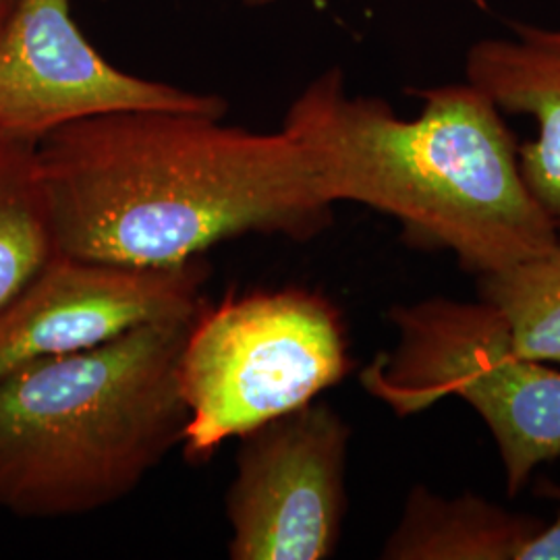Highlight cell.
I'll use <instances>...</instances> for the list:
<instances>
[{"mask_svg":"<svg viewBox=\"0 0 560 560\" xmlns=\"http://www.w3.org/2000/svg\"><path fill=\"white\" fill-rule=\"evenodd\" d=\"M208 258L177 266L83 260L57 252L0 312V374L25 361L101 347L154 322L194 318Z\"/></svg>","mask_w":560,"mask_h":560,"instance_id":"ba28073f","label":"cell"},{"mask_svg":"<svg viewBox=\"0 0 560 560\" xmlns=\"http://www.w3.org/2000/svg\"><path fill=\"white\" fill-rule=\"evenodd\" d=\"M536 32L540 34L541 38L560 44V30H538V27H536Z\"/></svg>","mask_w":560,"mask_h":560,"instance_id":"9a60e30c","label":"cell"},{"mask_svg":"<svg viewBox=\"0 0 560 560\" xmlns=\"http://www.w3.org/2000/svg\"><path fill=\"white\" fill-rule=\"evenodd\" d=\"M194 318L2 372L0 511L69 520L131 497L183 444L177 368Z\"/></svg>","mask_w":560,"mask_h":560,"instance_id":"3957f363","label":"cell"},{"mask_svg":"<svg viewBox=\"0 0 560 560\" xmlns=\"http://www.w3.org/2000/svg\"><path fill=\"white\" fill-rule=\"evenodd\" d=\"M388 322L395 347L360 372L370 397L400 420L446 397L465 400L497 442L509 497L560 459V372L520 355L492 305L430 298L393 305Z\"/></svg>","mask_w":560,"mask_h":560,"instance_id":"5b68a950","label":"cell"},{"mask_svg":"<svg viewBox=\"0 0 560 560\" xmlns=\"http://www.w3.org/2000/svg\"><path fill=\"white\" fill-rule=\"evenodd\" d=\"M538 492L559 502V511L557 517L546 521L538 536L529 541L521 560H560V486L552 481H541Z\"/></svg>","mask_w":560,"mask_h":560,"instance_id":"4fadbf2b","label":"cell"},{"mask_svg":"<svg viewBox=\"0 0 560 560\" xmlns=\"http://www.w3.org/2000/svg\"><path fill=\"white\" fill-rule=\"evenodd\" d=\"M480 300L509 328L515 351L560 363V247L478 277Z\"/></svg>","mask_w":560,"mask_h":560,"instance_id":"7c38bea8","label":"cell"},{"mask_svg":"<svg viewBox=\"0 0 560 560\" xmlns=\"http://www.w3.org/2000/svg\"><path fill=\"white\" fill-rule=\"evenodd\" d=\"M243 4H247V7H268V4H272V2H279V0H241Z\"/></svg>","mask_w":560,"mask_h":560,"instance_id":"2e32d148","label":"cell"},{"mask_svg":"<svg viewBox=\"0 0 560 560\" xmlns=\"http://www.w3.org/2000/svg\"><path fill=\"white\" fill-rule=\"evenodd\" d=\"M515 32L517 40L474 44L465 78L501 113L536 120V140L520 145L521 177L560 241V44L536 27L515 25Z\"/></svg>","mask_w":560,"mask_h":560,"instance_id":"9c48e42d","label":"cell"},{"mask_svg":"<svg viewBox=\"0 0 560 560\" xmlns=\"http://www.w3.org/2000/svg\"><path fill=\"white\" fill-rule=\"evenodd\" d=\"M351 370L342 312L320 291L252 289L206 301L177 368L185 459H212L222 442L318 399Z\"/></svg>","mask_w":560,"mask_h":560,"instance_id":"277c9868","label":"cell"},{"mask_svg":"<svg viewBox=\"0 0 560 560\" xmlns=\"http://www.w3.org/2000/svg\"><path fill=\"white\" fill-rule=\"evenodd\" d=\"M36 148V140L0 133V312L59 252Z\"/></svg>","mask_w":560,"mask_h":560,"instance_id":"8fae6325","label":"cell"},{"mask_svg":"<svg viewBox=\"0 0 560 560\" xmlns=\"http://www.w3.org/2000/svg\"><path fill=\"white\" fill-rule=\"evenodd\" d=\"M18 4H20V0H0V27L11 18V13L15 11Z\"/></svg>","mask_w":560,"mask_h":560,"instance_id":"5bb4252c","label":"cell"},{"mask_svg":"<svg viewBox=\"0 0 560 560\" xmlns=\"http://www.w3.org/2000/svg\"><path fill=\"white\" fill-rule=\"evenodd\" d=\"M407 92L421 101L413 119L351 96L335 67L291 102L282 131L300 141L328 200L393 217L407 243L446 249L478 277L560 247L501 110L467 81Z\"/></svg>","mask_w":560,"mask_h":560,"instance_id":"7a4b0ae2","label":"cell"},{"mask_svg":"<svg viewBox=\"0 0 560 560\" xmlns=\"http://www.w3.org/2000/svg\"><path fill=\"white\" fill-rule=\"evenodd\" d=\"M351 425L324 400L240 436L224 497L233 560L330 559L347 517Z\"/></svg>","mask_w":560,"mask_h":560,"instance_id":"8992f818","label":"cell"},{"mask_svg":"<svg viewBox=\"0 0 560 560\" xmlns=\"http://www.w3.org/2000/svg\"><path fill=\"white\" fill-rule=\"evenodd\" d=\"M200 113L115 110L38 141V168L60 254L177 266L247 235L305 241L335 203L300 141Z\"/></svg>","mask_w":560,"mask_h":560,"instance_id":"6da1fadb","label":"cell"},{"mask_svg":"<svg viewBox=\"0 0 560 560\" xmlns=\"http://www.w3.org/2000/svg\"><path fill=\"white\" fill-rule=\"evenodd\" d=\"M148 108L224 119L229 102L115 67L83 36L71 0H20L0 27V133L40 141L73 120Z\"/></svg>","mask_w":560,"mask_h":560,"instance_id":"52a82bcc","label":"cell"},{"mask_svg":"<svg viewBox=\"0 0 560 560\" xmlns=\"http://www.w3.org/2000/svg\"><path fill=\"white\" fill-rule=\"evenodd\" d=\"M546 520L509 511L478 494L442 497L413 486L399 523L381 550L384 560H521Z\"/></svg>","mask_w":560,"mask_h":560,"instance_id":"30bf717a","label":"cell"}]
</instances>
